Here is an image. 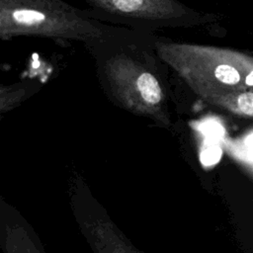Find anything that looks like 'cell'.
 I'll return each mask as SVG.
<instances>
[{"label": "cell", "mask_w": 253, "mask_h": 253, "mask_svg": "<svg viewBox=\"0 0 253 253\" xmlns=\"http://www.w3.org/2000/svg\"><path fill=\"white\" fill-rule=\"evenodd\" d=\"M95 253H141L118 226L106 217H97L84 223Z\"/></svg>", "instance_id": "obj_5"}, {"label": "cell", "mask_w": 253, "mask_h": 253, "mask_svg": "<svg viewBox=\"0 0 253 253\" xmlns=\"http://www.w3.org/2000/svg\"><path fill=\"white\" fill-rule=\"evenodd\" d=\"M159 59L200 96L212 98L243 90L253 56L232 49L153 41Z\"/></svg>", "instance_id": "obj_3"}, {"label": "cell", "mask_w": 253, "mask_h": 253, "mask_svg": "<svg viewBox=\"0 0 253 253\" xmlns=\"http://www.w3.org/2000/svg\"><path fill=\"white\" fill-rule=\"evenodd\" d=\"M253 90V65L248 70L243 81V90Z\"/></svg>", "instance_id": "obj_9"}, {"label": "cell", "mask_w": 253, "mask_h": 253, "mask_svg": "<svg viewBox=\"0 0 253 253\" xmlns=\"http://www.w3.org/2000/svg\"><path fill=\"white\" fill-rule=\"evenodd\" d=\"M25 90L17 88H1V112L4 113L13 108L24 97Z\"/></svg>", "instance_id": "obj_8"}, {"label": "cell", "mask_w": 253, "mask_h": 253, "mask_svg": "<svg viewBox=\"0 0 253 253\" xmlns=\"http://www.w3.org/2000/svg\"><path fill=\"white\" fill-rule=\"evenodd\" d=\"M148 34L109 41L89 48L99 77L111 97L125 109L164 126L170 119L166 94L158 72V55Z\"/></svg>", "instance_id": "obj_1"}, {"label": "cell", "mask_w": 253, "mask_h": 253, "mask_svg": "<svg viewBox=\"0 0 253 253\" xmlns=\"http://www.w3.org/2000/svg\"><path fill=\"white\" fill-rule=\"evenodd\" d=\"M94 19L126 26L149 34L162 28H186L191 24V10L178 0H83Z\"/></svg>", "instance_id": "obj_4"}, {"label": "cell", "mask_w": 253, "mask_h": 253, "mask_svg": "<svg viewBox=\"0 0 253 253\" xmlns=\"http://www.w3.org/2000/svg\"><path fill=\"white\" fill-rule=\"evenodd\" d=\"M209 102L236 114L253 117V90H240L211 99Z\"/></svg>", "instance_id": "obj_7"}, {"label": "cell", "mask_w": 253, "mask_h": 253, "mask_svg": "<svg viewBox=\"0 0 253 253\" xmlns=\"http://www.w3.org/2000/svg\"><path fill=\"white\" fill-rule=\"evenodd\" d=\"M4 253H42L30 233L19 224L5 228Z\"/></svg>", "instance_id": "obj_6"}, {"label": "cell", "mask_w": 253, "mask_h": 253, "mask_svg": "<svg viewBox=\"0 0 253 253\" xmlns=\"http://www.w3.org/2000/svg\"><path fill=\"white\" fill-rule=\"evenodd\" d=\"M137 33L111 26L63 0H0V38L30 36L53 41H79L88 48Z\"/></svg>", "instance_id": "obj_2"}]
</instances>
